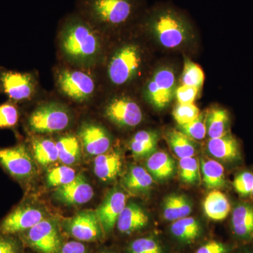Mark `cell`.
Wrapping results in <instances>:
<instances>
[{
    "label": "cell",
    "instance_id": "cell-1",
    "mask_svg": "<svg viewBox=\"0 0 253 253\" xmlns=\"http://www.w3.org/2000/svg\"><path fill=\"white\" fill-rule=\"evenodd\" d=\"M99 30L76 13L63 21L60 38L65 56L79 63L94 61L101 49Z\"/></svg>",
    "mask_w": 253,
    "mask_h": 253
},
{
    "label": "cell",
    "instance_id": "cell-2",
    "mask_svg": "<svg viewBox=\"0 0 253 253\" xmlns=\"http://www.w3.org/2000/svg\"><path fill=\"white\" fill-rule=\"evenodd\" d=\"M140 0H79L78 14L97 30L114 29L135 19Z\"/></svg>",
    "mask_w": 253,
    "mask_h": 253
},
{
    "label": "cell",
    "instance_id": "cell-3",
    "mask_svg": "<svg viewBox=\"0 0 253 253\" xmlns=\"http://www.w3.org/2000/svg\"><path fill=\"white\" fill-rule=\"evenodd\" d=\"M148 26L166 48H176L185 41L189 24L182 14L170 7L156 9L149 15Z\"/></svg>",
    "mask_w": 253,
    "mask_h": 253
},
{
    "label": "cell",
    "instance_id": "cell-4",
    "mask_svg": "<svg viewBox=\"0 0 253 253\" xmlns=\"http://www.w3.org/2000/svg\"><path fill=\"white\" fill-rule=\"evenodd\" d=\"M71 122V116L64 106L54 103L40 106L28 118L31 130L39 133H51L64 130Z\"/></svg>",
    "mask_w": 253,
    "mask_h": 253
},
{
    "label": "cell",
    "instance_id": "cell-5",
    "mask_svg": "<svg viewBox=\"0 0 253 253\" xmlns=\"http://www.w3.org/2000/svg\"><path fill=\"white\" fill-rule=\"evenodd\" d=\"M36 91V83L31 73L10 71L0 66V93L14 103L30 100Z\"/></svg>",
    "mask_w": 253,
    "mask_h": 253
},
{
    "label": "cell",
    "instance_id": "cell-6",
    "mask_svg": "<svg viewBox=\"0 0 253 253\" xmlns=\"http://www.w3.org/2000/svg\"><path fill=\"white\" fill-rule=\"evenodd\" d=\"M0 165L18 181L28 180L36 172L33 156L23 144L0 149Z\"/></svg>",
    "mask_w": 253,
    "mask_h": 253
},
{
    "label": "cell",
    "instance_id": "cell-7",
    "mask_svg": "<svg viewBox=\"0 0 253 253\" xmlns=\"http://www.w3.org/2000/svg\"><path fill=\"white\" fill-rule=\"evenodd\" d=\"M141 61L137 46H124L118 50L110 61L108 75L110 81L116 85H123L134 77Z\"/></svg>",
    "mask_w": 253,
    "mask_h": 253
},
{
    "label": "cell",
    "instance_id": "cell-8",
    "mask_svg": "<svg viewBox=\"0 0 253 253\" xmlns=\"http://www.w3.org/2000/svg\"><path fill=\"white\" fill-rule=\"evenodd\" d=\"M18 234L26 244L42 253H58L61 249L57 226L54 221L49 219H44Z\"/></svg>",
    "mask_w": 253,
    "mask_h": 253
},
{
    "label": "cell",
    "instance_id": "cell-9",
    "mask_svg": "<svg viewBox=\"0 0 253 253\" xmlns=\"http://www.w3.org/2000/svg\"><path fill=\"white\" fill-rule=\"evenodd\" d=\"M57 83L63 94L78 102L90 99L95 91L92 78L77 70L61 71L58 75Z\"/></svg>",
    "mask_w": 253,
    "mask_h": 253
},
{
    "label": "cell",
    "instance_id": "cell-10",
    "mask_svg": "<svg viewBox=\"0 0 253 253\" xmlns=\"http://www.w3.org/2000/svg\"><path fill=\"white\" fill-rule=\"evenodd\" d=\"M44 219V212L29 204H21L0 222V234L14 235L28 230Z\"/></svg>",
    "mask_w": 253,
    "mask_h": 253
},
{
    "label": "cell",
    "instance_id": "cell-11",
    "mask_svg": "<svg viewBox=\"0 0 253 253\" xmlns=\"http://www.w3.org/2000/svg\"><path fill=\"white\" fill-rule=\"evenodd\" d=\"M175 77L169 68L156 71L147 86L148 98L157 109L166 107L172 101L174 94Z\"/></svg>",
    "mask_w": 253,
    "mask_h": 253
},
{
    "label": "cell",
    "instance_id": "cell-12",
    "mask_svg": "<svg viewBox=\"0 0 253 253\" xmlns=\"http://www.w3.org/2000/svg\"><path fill=\"white\" fill-rule=\"evenodd\" d=\"M107 117L118 126L133 127L142 121V111L139 105L128 98L111 101L106 109Z\"/></svg>",
    "mask_w": 253,
    "mask_h": 253
},
{
    "label": "cell",
    "instance_id": "cell-13",
    "mask_svg": "<svg viewBox=\"0 0 253 253\" xmlns=\"http://www.w3.org/2000/svg\"><path fill=\"white\" fill-rule=\"evenodd\" d=\"M67 227L70 234L79 241H94L102 235V226L93 211L78 213L70 219Z\"/></svg>",
    "mask_w": 253,
    "mask_h": 253
},
{
    "label": "cell",
    "instance_id": "cell-14",
    "mask_svg": "<svg viewBox=\"0 0 253 253\" xmlns=\"http://www.w3.org/2000/svg\"><path fill=\"white\" fill-rule=\"evenodd\" d=\"M126 195L119 190L110 191L96 212L103 230L109 232L117 223L118 217L126 206Z\"/></svg>",
    "mask_w": 253,
    "mask_h": 253
},
{
    "label": "cell",
    "instance_id": "cell-15",
    "mask_svg": "<svg viewBox=\"0 0 253 253\" xmlns=\"http://www.w3.org/2000/svg\"><path fill=\"white\" fill-rule=\"evenodd\" d=\"M94 196L92 187L82 174L76 176L74 180L59 186L55 193V198L66 205H82L89 202Z\"/></svg>",
    "mask_w": 253,
    "mask_h": 253
},
{
    "label": "cell",
    "instance_id": "cell-16",
    "mask_svg": "<svg viewBox=\"0 0 253 253\" xmlns=\"http://www.w3.org/2000/svg\"><path fill=\"white\" fill-rule=\"evenodd\" d=\"M83 146L87 154L99 156L109 151L111 139L102 126L94 123H85L79 132Z\"/></svg>",
    "mask_w": 253,
    "mask_h": 253
},
{
    "label": "cell",
    "instance_id": "cell-17",
    "mask_svg": "<svg viewBox=\"0 0 253 253\" xmlns=\"http://www.w3.org/2000/svg\"><path fill=\"white\" fill-rule=\"evenodd\" d=\"M149 223V217L140 206L126 205L117 220L118 229L123 234H130L142 229Z\"/></svg>",
    "mask_w": 253,
    "mask_h": 253
},
{
    "label": "cell",
    "instance_id": "cell-18",
    "mask_svg": "<svg viewBox=\"0 0 253 253\" xmlns=\"http://www.w3.org/2000/svg\"><path fill=\"white\" fill-rule=\"evenodd\" d=\"M231 226L236 237L245 241L253 240V207L248 204H239L234 208Z\"/></svg>",
    "mask_w": 253,
    "mask_h": 253
},
{
    "label": "cell",
    "instance_id": "cell-19",
    "mask_svg": "<svg viewBox=\"0 0 253 253\" xmlns=\"http://www.w3.org/2000/svg\"><path fill=\"white\" fill-rule=\"evenodd\" d=\"M122 162L120 154L116 151L96 156L94 161V172L101 180L109 181L116 179L121 172Z\"/></svg>",
    "mask_w": 253,
    "mask_h": 253
},
{
    "label": "cell",
    "instance_id": "cell-20",
    "mask_svg": "<svg viewBox=\"0 0 253 253\" xmlns=\"http://www.w3.org/2000/svg\"><path fill=\"white\" fill-rule=\"evenodd\" d=\"M210 154L224 161H233L239 157V146L234 136L229 134L210 139L207 145Z\"/></svg>",
    "mask_w": 253,
    "mask_h": 253
},
{
    "label": "cell",
    "instance_id": "cell-21",
    "mask_svg": "<svg viewBox=\"0 0 253 253\" xmlns=\"http://www.w3.org/2000/svg\"><path fill=\"white\" fill-rule=\"evenodd\" d=\"M148 172L157 180H166L172 176L175 163L164 151H156L150 155L146 162Z\"/></svg>",
    "mask_w": 253,
    "mask_h": 253
},
{
    "label": "cell",
    "instance_id": "cell-22",
    "mask_svg": "<svg viewBox=\"0 0 253 253\" xmlns=\"http://www.w3.org/2000/svg\"><path fill=\"white\" fill-rule=\"evenodd\" d=\"M204 209L210 219L221 221L229 214L231 206L225 195L215 190L206 196L204 202Z\"/></svg>",
    "mask_w": 253,
    "mask_h": 253
},
{
    "label": "cell",
    "instance_id": "cell-23",
    "mask_svg": "<svg viewBox=\"0 0 253 253\" xmlns=\"http://www.w3.org/2000/svg\"><path fill=\"white\" fill-rule=\"evenodd\" d=\"M163 208L165 219L172 221L189 217L192 211L191 202L183 195L172 194L167 196L163 202Z\"/></svg>",
    "mask_w": 253,
    "mask_h": 253
},
{
    "label": "cell",
    "instance_id": "cell-24",
    "mask_svg": "<svg viewBox=\"0 0 253 253\" xmlns=\"http://www.w3.org/2000/svg\"><path fill=\"white\" fill-rule=\"evenodd\" d=\"M171 233L176 239L184 243H192L201 234V224L192 217L181 218L173 221Z\"/></svg>",
    "mask_w": 253,
    "mask_h": 253
},
{
    "label": "cell",
    "instance_id": "cell-25",
    "mask_svg": "<svg viewBox=\"0 0 253 253\" xmlns=\"http://www.w3.org/2000/svg\"><path fill=\"white\" fill-rule=\"evenodd\" d=\"M200 167L203 173V180L208 189H219L224 186V169L220 163L212 159H204Z\"/></svg>",
    "mask_w": 253,
    "mask_h": 253
},
{
    "label": "cell",
    "instance_id": "cell-26",
    "mask_svg": "<svg viewBox=\"0 0 253 253\" xmlns=\"http://www.w3.org/2000/svg\"><path fill=\"white\" fill-rule=\"evenodd\" d=\"M229 113L220 108L212 109L206 114V128L210 139L221 137L228 134Z\"/></svg>",
    "mask_w": 253,
    "mask_h": 253
},
{
    "label": "cell",
    "instance_id": "cell-27",
    "mask_svg": "<svg viewBox=\"0 0 253 253\" xmlns=\"http://www.w3.org/2000/svg\"><path fill=\"white\" fill-rule=\"evenodd\" d=\"M158 142V134L152 131H140L133 136L130 149L136 157L149 156L154 152Z\"/></svg>",
    "mask_w": 253,
    "mask_h": 253
},
{
    "label": "cell",
    "instance_id": "cell-28",
    "mask_svg": "<svg viewBox=\"0 0 253 253\" xmlns=\"http://www.w3.org/2000/svg\"><path fill=\"white\" fill-rule=\"evenodd\" d=\"M153 181L151 174L140 166L131 168L123 179L125 186L134 192L147 191L152 186Z\"/></svg>",
    "mask_w": 253,
    "mask_h": 253
},
{
    "label": "cell",
    "instance_id": "cell-29",
    "mask_svg": "<svg viewBox=\"0 0 253 253\" xmlns=\"http://www.w3.org/2000/svg\"><path fill=\"white\" fill-rule=\"evenodd\" d=\"M59 160L66 166L77 162L81 155V148L77 138L67 135L60 138L56 143Z\"/></svg>",
    "mask_w": 253,
    "mask_h": 253
},
{
    "label": "cell",
    "instance_id": "cell-30",
    "mask_svg": "<svg viewBox=\"0 0 253 253\" xmlns=\"http://www.w3.org/2000/svg\"><path fill=\"white\" fill-rule=\"evenodd\" d=\"M167 140L173 152L178 158L194 157L196 149L191 138L181 131H169L167 134Z\"/></svg>",
    "mask_w": 253,
    "mask_h": 253
},
{
    "label": "cell",
    "instance_id": "cell-31",
    "mask_svg": "<svg viewBox=\"0 0 253 253\" xmlns=\"http://www.w3.org/2000/svg\"><path fill=\"white\" fill-rule=\"evenodd\" d=\"M33 149L35 159L42 166H49L59 160L56 143L51 139H35L33 141Z\"/></svg>",
    "mask_w": 253,
    "mask_h": 253
},
{
    "label": "cell",
    "instance_id": "cell-32",
    "mask_svg": "<svg viewBox=\"0 0 253 253\" xmlns=\"http://www.w3.org/2000/svg\"><path fill=\"white\" fill-rule=\"evenodd\" d=\"M179 166L181 180L189 184H196L199 182L200 165L196 158H181Z\"/></svg>",
    "mask_w": 253,
    "mask_h": 253
},
{
    "label": "cell",
    "instance_id": "cell-33",
    "mask_svg": "<svg viewBox=\"0 0 253 253\" xmlns=\"http://www.w3.org/2000/svg\"><path fill=\"white\" fill-rule=\"evenodd\" d=\"M204 81L205 74L202 68L193 61L186 60L181 76L182 84L195 86L200 89Z\"/></svg>",
    "mask_w": 253,
    "mask_h": 253
},
{
    "label": "cell",
    "instance_id": "cell-34",
    "mask_svg": "<svg viewBox=\"0 0 253 253\" xmlns=\"http://www.w3.org/2000/svg\"><path fill=\"white\" fill-rule=\"evenodd\" d=\"M76 176V171L67 166L52 168L47 174L48 185L59 187L74 180Z\"/></svg>",
    "mask_w": 253,
    "mask_h": 253
},
{
    "label": "cell",
    "instance_id": "cell-35",
    "mask_svg": "<svg viewBox=\"0 0 253 253\" xmlns=\"http://www.w3.org/2000/svg\"><path fill=\"white\" fill-rule=\"evenodd\" d=\"M180 131L186 136L195 140L204 139L207 134L206 128V114L201 113L199 117L187 124L179 126Z\"/></svg>",
    "mask_w": 253,
    "mask_h": 253
},
{
    "label": "cell",
    "instance_id": "cell-36",
    "mask_svg": "<svg viewBox=\"0 0 253 253\" xmlns=\"http://www.w3.org/2000/svg\"><path fill=\"white\" fill-rule=\"evenodd\" d=\"M19 117L16 103L10 101L0 104V129L14 128L17 125Z\"/></svg>",
    "mask_w": 253,
    "mask_h": 253
},
{
    "label": "cell",
    "instance_id": "cell-37",
    "mask_svg": "<svg viewBox=\"0 0 253 253\" xmlns=\"http://www.w3.org/2000/svg\"><path fill=\"white\" fill-rule=\"evenodd\" d=\"M200 110L193 104H179L176 106L173 116L179 126L187 124L199 117Z\"/></svg>",
    "mask_w": 253,
    "mask_h": 253
},
{
    "label": "cell",
    "instance_id": "cell-38",
    "mask_svg": "<svg viewBox=\"0 0 253 253\" xmlns=\"http://www.w3.org/2000/svg\"><path fill=\"white\" fill-rule=\"evenodd\" d=\"M129 253H163L162 247L153 238L134 240L129 248Z\"/></svg>",
    "mask_w": 253,
    "mask_h": 253
},
{
    "label": "cell",
    "instance_id": "cell-39",
    "mask_svg": "<svg viewBox=\"0 0 253 253\" xmlns=\"http://www.w3.org/2000/svg\"><path fill=\"white\" fill-rule=\"evenodd\" d=\"M234 189L241 196H249L252 193L253 188V174L244 172L239 174L233 182Z\"/></svg>",
    "mask_w": 253,
    "mask_h": 253
},
{
    "label": "cell",
    "instance_id": "cell-40",
    "mask_svg": "<svg viewBox=\"0 0 253 253\" xmlns=\"http://www.w3.org/2000/svg\"><path fill=\"white\" fill-rule=\"evenodd\" d=\"M199 91V88L182 84L175 90L176 99L179 104H193Z\"/></svg>",
    "mask_w": 253,
    "mask_h": 253
},
{
    "label": "cell",
    "instance_id": "cell-41",
    "mask_svg": "<svg viewBox=\"0 0 253 253\" xmlns=\"http://www.w3.org/2000/svg\"><path fill=\"white\" fill-rule=\"evenodd\" d=\"M0 234V253H19L18 241L11 236Z\"/></svg>",
    "mask_w": 253,
    "mask_h": 253
},
{
    "label": "cell",
    "instance_id": "cell-42",
    "mask_svg": "<svg viewBox=\"0 0 253 253\" xmlns=\"http://www.w3.org/2000/svg\"><path fill=\"white\" fill-rule=\"evenodd\" d=\"M227 249L218 241H211L200 247L196 253H226Z\"/></svg>",
    "mask_w": 253,
    "mask_h": 253
},
{
    "label": "cell",
    "instance_id": "cell-43",
    "mask_svg": "<svg viewBox=\"0 0 253 253\" xmlns=\"http://www.w3.org/2000/svg\"><path fill=\"white\" fill-rule=\"evenodd\" d=\"M58 253H86L85 246L78 241H69L60 249Z\"/></svg>",
    "mask_w": 253,
    "mask_h": 253
},
{
    "label": "cell",
    "instance_id": "cell-44",
    "mask_svg": "<svg viewBox=\"0 0 253 253\" xmlns=\"http://www.w3.org/2000/svg\"><path fill=\"white\" fill-rule=\"evenodd\" d=\"M251 194H252L253 196V190H252V193H251Z\"/></svg>",
    "mask_w": 253,
    "mask_h": 253
}]
</instances>
